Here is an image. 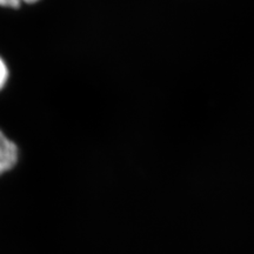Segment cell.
<instances>
[{"instance_id": "cell-1", "label": "cell", "mask_w": 254, "mask_h": 254, "mask_svg": "<svg viewBox=\"0 0 254 254\" xmlns=\"http://www.w3.org/2000/svg\"><path fill=\"white\" fill-rule=\"evenodd\" d=\"M19 161V148L13 140L0 129V176L9 172Z\"/></svg>"}, {"instance_id": "cell-2", "label": "cell", "mask_w": 254, "mask_h": 254, "mask_svg": "<svg viewBox=\"0 0 254 254\" xmlns=\"http://www.w3.org/2000/svg\"><path fill=\"white\" fill-rule=\"evenodd\" d=\"M9 78V69L7 64L5 63V60L0 57V91H2V88L6 86Z\"/></svg>"}, {"instance_id": "cell-3", "label": "cell", "mask_w": 254, "mask_h": 254, "mask_svg": "<svg viewBox=\"0 0 254 254\" xmlns=\"http://www.w3.org/2000/svg\"><path fill=\"white\" fill-rule=\"evenodd\" d=\"M39 0H0V6L2 7H11L18 8L20 7L21 4H34Z\"/></svg>"}]
</instances>
